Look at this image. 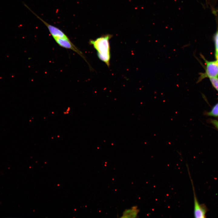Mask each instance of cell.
<instances>
[{
  "label": "cell",
  "mask_w": 218,
  "mask_h": 218,
  "mask_svg": "<svg viewBox=\"0 0 218 218\" xmlns=\"http://www.w3.org/2000/svg\"><path fill=\"white\" fill-rule=\"evenodd\" d=\"M112 36L111 34L104 35L95 40L90 39L89 41V44L96 50L99 58L108 68L111 57L109 40Z\"/></svg>",
  "instance_id": "6da1fadb"
},
{
  "label": "cell",
  "mask_w": 218,
  "mask_h": 218,
  "mask_svg": "<svg viewBox=\"0 0 218 218\" xmlns=\"http://www.w3.org/2000/svg\"><path fill=\"white\" fill-rule=\"evenodd\" d=\"M204 60L206 67L205 71L204 73H201L198 80V82L201 81L206 78H212L218 76V61H208L202 56Z\"/></svg>",
  "instance_id": "7a4b0ae2"
},
{
  "label": "cell",
  "mask_w": 218,
  "mask_h": 218,
  "mask_svg": "<svg viewBox=\"0 0 218 218\" xmlns=\"http://www.w3.org/2000/svg\"><path fill=\"white\" fill-rule=\"evenodd\" d=\"M24 4L27 8L45 24L47 28L51 35L53 38H69L68 36L61 30L56 27L51 25L46 22L34 12L27 5L24 3Z\"/></svg>",
  "instance_id": "3957f363"
},
{
  "label": "cell",
  "mask_w": 218,
  "mask_h": 218,
  "mask_svg": "<svg viewBox=\"0 0 218 218\" xmlns=\"http://www.w3.org/2000/svg\"><path fill=\"white\" fill-rule=\"evenodd\" d=\"M53 38L59 46L62 48L73 50L80 56L88 63L83 53L70 41L69 38Z\"/></svg>",
  "instance_id": "277c9868"
},
{
  "label": "cell",
  "mask_w": 218,
  "mask_h": 218,
  "mask_svg": "<svg viewBox=\"0 0 218 218\" xmlns=\"http://www.w3.org/2000/svg\"><path fill=\"white\" fill-rule=\"evenodd\" d=\"M193 187L194 194V215L196 218H204L205 217L206 210L203 206L200 204L197 199L194 190V187L190 175L189 174Z\"/></svg>",
  "instance_id": "5b68a950"
},
{
  "label": "cell",
  "mask_w": 218,
  "mask_h": 218,
  "mask_svg": "<svg viewBox=\"0 0 218 218\" xmlns=\"http://www.w3.org/2000/svg\"><path fill=\"white\" fill-rule=\"evenodd\" d=\"M139 210L136 206H134L131 209H126L123 213L121 218H136L138 216Z\"/></svg>",
  "instance_id": "8992f818"
},
{
  "label": "cell",
  "mask_w": 218,
  "mask_h": 218,
  "mask_svg": "<svg viewBox=\"0 0 218 218\" xmlns=\"http://www.w3.org/2000/svg\"><path fill=\"white\" fill-rule=\"evenodd\" d=\"M206 114L211 116L218 117V103L213 107L210 111L206 113Z\"/></svg>",
  "instance_id": "52a82bcc"
},
{
  "label": "cell",
  "mask_w": 218,
  "mask_h": 218,
  "mask_svg": "<svg viewBox=\"0 0 218 218\" xmlns=\"http://www.w3.org/2000/svg\"><path fill=\"white\" fill-rule=\"evenodd\" d=\"M213 39L215 42L216 58L218 57V29L214 35Z\"/></svg>",
  "instance_id": "ba28073f"
},
{
  "label": "cell",
  "mask_w": 218,
  "mask_h": 218,
  "mask_svg": "<svg viewBox=\"0 0 218 218\" xmlns=\"http://www.w3.org/2000/svg\"><path fill=\"white\" fill-rule=\"evenodd\" d=\"M210 80L213 86L218 91V78L217 77L210 78Z\"/></svg>",
  "instance_id": "9c48e42d"
},
{
  "label": "cell",
  "mask_w": 218,
  "mask_h": 218,
  "mask_svg": "<svg viewBox=\"0 0 218 218\" xmlns=\"http://www.w3.org/2000/svg\"><path fill=\"white\" fill-rule=\"evenodd\" d=\"M211 123L218 129V121L215 120H210Z\"/></svg>",
  "instance_id": "30bf717a"
},
{
  "label": "cell",
  "mask_w": 218,
  "mask_h": 218,
  "mask_svg": "<svg viewBox=\"0 0 218 218\" xmlns=\"http://www.w3.org/2000/svg\"><path fill=\"white\" fill-rule=\"evenodd\" d=\"M216 60L218 61V57L217 58H216Z\"/></svg>",
  "instance_id": "8fae6325"
}]
</instances>
